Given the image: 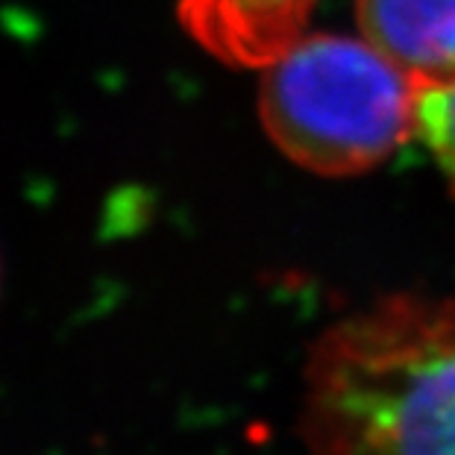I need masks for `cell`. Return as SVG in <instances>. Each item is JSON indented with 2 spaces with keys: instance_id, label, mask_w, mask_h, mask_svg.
Returning a JSON list of instances; mask_svg holds the SVG:
<instances>
[{
  "instance_id": "6da1fadb",
  "label": "cell",
  "mask_w": 455,
  "mask_h": 455,
  "mask_svg": "<svg viewBox=\"0 0 455 455\" xmlns=\"http://www.w3.org/2000/svg\"><path fill=\"white\" fill-rule=\"evenodd\" d=\"M299 435L308 455H455V294L379 299L329 326Z\"/></svg>"
},
{
  "instance_id": "7a4b0ae2",
  "label": "cell",
  "mask_w": 455,
  "mask_h": 455,
  "mask_svg": "<svg viewBox=\"0 0 455 455\" xmlns=\"http://www.w3.org/2000/svg\"><path fill=\"white\" fill-rule=\"evenodd\" d=\"M418 92L420 83L371 42L303 36L261 74L259 118L299 168L350 177L414 135Z\"/></svg>"
},
{
  "instance_id": "3957f363",
  "label": "cell",
  "mask_w": 455,
  "mask_h": 455,
  "mask_svg": "<svg viewBox=\"0 0 455 455\" xmlns=\"http://www.w3.org/2000/svg\"><path fill=\"white\" fill-rule=\"evenodd\" d=\"M315 0H182V24L232 65L267 68L303 38Z\"/></svg>"
},
{
  "instance_id": "277c9868",
  "label": "cell",
  "mask_w": 455,
  "mask_h": 455,
  "mask_svg": "<svg viewBox=\"0 0 455 455\" xmlns=\"http://www.w3.org/2000/svg\"><path fill=\"white\" fill-rule=\"evenodd\" d=\"M364 42L418 83L455 80V0H355Z\"/></svg>"
},
{
  "instance_id": "5b68a950",
  "label": "cell",
  "mask_w": 455,
  "mask_h": 455,
  "mask_svg": "<svg viewBox=\"0 0 455 455\" xmlns=\"http://www.w3.org/2000/svg\"><path fill=\"white\" fill-rule=\"evenodd\" d=\"M414 135L429 148L435 162L455 186V80L420 83Z\"/></svg>"
}]
</instances>
